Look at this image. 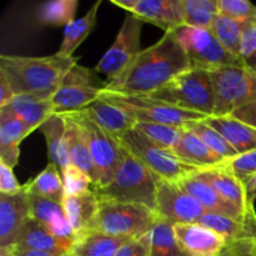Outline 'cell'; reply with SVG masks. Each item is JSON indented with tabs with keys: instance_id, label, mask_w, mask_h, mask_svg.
Returning <instances> with one entry per match:
<instances>
[{
	"instance_id": "obj_1",
	"label": "cell",
	"mask_w": 256,
	"mask_h": 256,
	"mask_svg": "<svg viewBox=\"0 0 256 256\" xmlns=\"http://www.w3.org/2000/svg\"><path fill=\"white\" fill-rule=\"evenodd\" d=\"M192 69L189 59L172 32H168L154 45L142 50L124 72L102 89L126 95H150Z\"/></svg>"
},
{
	"instance_id": "obj_2",
	"label": "cell",
	"mask_w": 256,
	"mask_h": 256,
	"mask_svg": "<svg viewBox=\"0 0 256 256\" xmlns=\"http://www.w3.org/2000/svg\"><path fill=\"white\" fill-rule=\"evenodd\" d=\"M78 58H65L56 52L50 56H0V74L9 82L15 95L30 94L52 99L62 86L65 74L78 64Z\"/></svg>"
},
{
	"instance_id": "obj_3",
	"label": "cell",
	"mask_w": 256,
	"mask_h": 256,
	"mask_svg": "<svg viewBox=\"0 0 256 256\" xmlns=\"http://www.w3.org/2000/svg\"><path fill=\"white\" fill-rule=\"evenodd\" d=\"M158 176L136 156L124 149L116 175L109 185L94 188L99 199L139 204L156 212Z\"/></svg>"
},
{
	"instance_id": "obj_4",
	"label": "cell",
	"mask_w": 256,
	"mask_h": 256,
	"mask_svg": "<svg viewBox=\"0 0 256 256\" xmlns=\"http://www.w3.org/2000/svg\"><path fill=\"white\" fill-rule=\"evenodd\" d=\"M148 96L206 116L214 115V85L206 70L192 68Z\"/></svg>"
},
{
	"instance_id": "obj_5",
	"label": "cell",
	"mask_w": 256,
	"mask_h": 256,
	"mask_svg": "<svg viewBox=\"0 0 256 256\" xmlns=\"http://www.w3.org/2000/svg\"><path fill=\"white\" fill-rule=\"evenodd\" d=\"M159 220L156 212L139 204L99 199L92 232L116 238L139 239L149 234Z\"/></svg>"
},
{
	"instance_id": "obj_6",
	"label": "cell",
	"mask_w": 256,
	"mask_h": 256,
	"mask_svg": "<svg viewBox=\"0 0 256 256\" xmlns=\"http://www.w3.org/2000/svg\"><path fill=\"white\" fill-rule=\"evenodd\" d=\"M100 98L119 106L136 122H156L185 128L188 124L209 118L200 112L172 106L148 95H126L102 89Z\"/></svg>"
},
{
	"instance_id": "obj_7",
	"label": "cell",
	"mask_w": 256,
	"mask_h": 256,
	"mask_svg": "<svg viewBox=\"0 0 256 256\" xmlns=\"http://www.w3.org/2000/svg\"><path fill=\"white\" fill-rule=\"evenodd\" d=\"M120 145L136 156L152 174L160 179L180 182L199 172V168L186 164L172 152L159 146L138 130L132 129L119 139Z\"/></svg>"
},
{
	"instance_id": "obj_8",
	"label": "cell",
	"mask_w": 256,
	"mask_h": 256,
	"mask_svg": "<svg viewBox=\"0 0 256 256\" xmlns=\"http://www.w3.org/2000/svg\"><path fill=\"white\" fill-rule=\"evenodd\" d=\"M170 32L184 49L192 68L212 72L222 66H244L242 59L224 49L212 30L180 25Z\"/></svg>"
},
{
	"instance_id": "obj_9",
	"label": "cell",
	"mask_w": 256,
	"mask_h": 256,
	"mask_svg": "<svg viewBox=\"0 0 256 256\" xmlns=\"http://www.w3.org/2000/svg\"><path fill=\"white\" fill-rule=\"evenodd\" d=\"M215 92L212 116H225L256 100V74L246 66H222L212 70Z\"/></svg>"
},
{
	"instance_id": "obj_10",
	"label": "cell",
	"mask_w": 256,
	"mask_h": 256,
	"mask_svg": "<svg viewBox=\"0 0 256 256\" xmlns=\"http://www.w3.org/2000/svg\"><path fill=\"white\" fill-rule=\"evenodd\" d=\"M66 115L74 119L82 128L92 159L100 172V184L95 188L106 186L112 182L122 164L124 148L120 145L119 140L115 139L112 134L99 126L82 112Z\"/></svg>"
},
{
	"instance_id": "obj_11",
	"label": "cell",
	"mask_w": 256,
	"mask_h": 256,
	"mask_svg": "<svg viewBox=\"0 0 256 256\" xmlns=\"http://www.w3.org/2000/svg\"><path fill=\"white\" fill-rule=\"evenodd\" d=\"M142 25L144 22L142 19L126 12L112 45L95 65L94 70L104 74L106 82L116 79L142 52Z\"/></svg>"
},
{
	"instance_id": "obj_12",
	"label": "cell",
	"mask_w": 256,
	"mask_h": 256,
	"mask_svg": "<svg viewBox=\"0 0 256 256\" xmlns=\"http://www.w3.org/2000/svg\"><path fill=\"white\" fill-rule=\"evenodd\" d=\"M205 209L194 196L185 192L180 182L158 178L156 214L172 224H196L205 215Z\"/></svg>"
},
{
	"instance_id": "obj_13",
	"label": "cell",
	"mask_w": 256,
	"mask_h": 256,
	"mask_svg": "<svg viewBox=\"0 0 256 256\" xmlns=\"http://www.w3.org/2000/svg\"><path fill=\"white\" fill-rule=\"evenodd\" d=\"M29 220H32L29 194L24 188L14 195L0 194V248L15 246Z\"/></svg>"
},
{
	"instance_id": "obj_14",
	"label": "cell",
	"mask_w": 256,
	"mask_h": 256,
	"mask_svg": "<svg viewBox=\"0 0 256 256\" xmlns=\"http://www.w3.org/2000/svg\"><path fill=\"white\" fill-rule=\"evenodd\" d=\"M174 230L180 248L189 256H220L229 245L225 238L199 222L176 224Z\"/></svg>"
},
{
	"instance_id": "obj_15",
	"label": "cell",
	"mask_w": 256,
	"mask_h": 256,
	"mask_svg": "<svg viewBox=\"0 0 256 256\" xmlns=\"http://www.w3.org/2000/svg\"><path fill=\"white\" fill-rule=\"evenodd\" d=\"M196 174L185 178L184 180L180 182V185H182L185 192H189L192 196H194L202 204L205 212L230 218V219L239 220V222L256 219V214L248 215L242 212L235 205L225 200L209 182L200 179Z\"/></svg>"
},
{
	"instance_id": "obj_16",
	"label": "cell",
	"mask_w": 256,
	"mask_h": 256,
	"mask_svg": "<svg viewBox=\"0 0 256 256\" xmlns=\"http://www.w3.org/2000/svg\"><path fill=\"white\" fill-rule=\"evenodd\" d=\"M196 175L200 179L209 182L225 200L232 202L242 212L248 215L256 214L254 204L248 196L246 186L232 172H228L222 165L210 169H202Z\"/></svg>"
},
{
	"instance_id": "obj_17",
	"label": "cell",
	"mask_w": 256,
	"mask_h": 256,
	"mask_svg": "<svg viewBox=\"0 0 256 256\" xmlns=\"http://www.w3.org/2000/svg\"><path fill=\"white\" fill-rule=\"evenodd\" d=\"M130 14L162 28L165 32L184 25L182 0H136Z\"/></svg>"
},
{
	"instance_id": "obj_18",
	"label": "cell",
	"mask_w": 256,
	"mask_h": 256,
	"mask_svg": "<svg viewBox=\"0 0 256 256\" xmlns=\"http://www.w3.org/2000/svg\"><path fill=\"white\" fill-rule=\"evenodd\" d=\"M29 202L32 220L46 226L59 239L72 242H76V236L68 222L62 204L32 194H29Z\"/></svg>"
},
{
	"instance_id": "obj_19",
	"label": "cell",
	"mask_w": 256,
	"mask_h": 256,
	"mask_svg": "<svg viewBox=\"0 0 256 256\" xmlns=\"http://www.w3.org/2000/svg\"><path fill=\"white\" fill-rule=\"evenodd\" d=\"M62 206L76 240L89 232H92L99 212V198L94 190L74 196H65Z\"/></svg>"
},
{
	"instance_id": "obj_20",
	"label": "cell",
	"mask_w": 256,
	"mask_h": 256,
	"mask_svg": "<svg viewBox=\"0 0 256 256\" xmlns=\"http://www.w3.org/2000/svg\"><path fill=\"white\" fill-rule=\"evenodd\" d=\"M80 112L118 140L128 132L134 129V125L136 122L124 110L102 98L95 100L94 102L88 105L85 109Z\"/></svg>"
},
{
	"instance_id": "obj_21",
	"label": "cell",
	"mask_w": 256,
	"mask_h": 256,
	"mask_svg": "<svg viewBox=\"0 0 256 256\" xmlns=\"http://www.w3.org/2000/svg\"><path fill=\"white\" fill-rule=\"evenodd\" d=\"M62 116L66 122V135L65 136H66L68 150H69L70 164L85 172L90 178L94 188L99 186L100 172L92 159V155L90 152L89 145L85 140L82 128L74 119L68 115H62Z\"/></svg>"
},
{
	"instance_id": "obj_22",
	"label": "cell",
	"mask_w": 256,
	"mask_h": 256,
	"mask_svg": "<svg viewBox=\"0 0 256 256\" xmlns=\"http://www.w3.org/2000/svg\"><path fill=\"white\" fill-rule=\"evenodd\" d=\"M34 130L19 118L0 110V162L10 168L16 166L20 156V144Z\"/></svg>"
},
{
	"instance_id": "obj_23",
	"label": "cell",
	"mask_w": 256,
	"mask_h": 256,
	"mask_svg": "<svg viewBox=\"0 0 256 256\" xmlns=\"http://www.w3.org/2000/svg\"><path fill=\"white\" fill-rule=\"evenodd\" d=\"M72 245L74 242L59 239L46 226L32 219L22 228L14 248L15 250H19V252L22 250H40V252L68 254L72 252Z\"/></svg>"
},
{
	"instance_id": "obj_24",
	"label": "cell",
	"mask_w": 256,
	"mask_h": 256,
	"mask_svg": "<svg viewBox=\"0 0 256 256\" xmlns=\"http://www.w3.org/2000/svg\"><path fill=\"white\" fill-rule=\"evenodd\" d=\"M0 110L15 115L32 130L39 129L54 114L52 100L30 94L15 95L12 102Z\"/></svg>"
},
{
	"instance_id": "obj_25",
	"label": "cell",
	"mask_w": 256,
	"mask_h": 256,
	"mask_svg": "<svg viewBox=\"0 0 256 256\" xmlns=\"http://www.w3.org/2000/svg\"><path fill=\"white\" fill-rule=\"evenodd\" d=\"M172 152L184 162L199 169L216 168L225 162L224 159L212 152L202 140L186 128H182V135Z\"/></svg>"
},
{
	"instance_id": "obj_26",
	"label": "cell",
	"mask_w": 256,
	"mask_h": 256,
	"mask_svg": "<svg viewBox=\"0 0 256 256\" xmlns=\"http://www.w3.org/2000/svg\"><path fill=\"white\" fill-rule=\"evenodd\" d=\"M204 122L222 134L239 154L256 150V129L232 115L209 116Z\"/></svg>"
},
{
	"instance_id": "obj_27",
	"label": "cell",
	"mask_w": 256,
	"mask_h": 256,
	"mask_svg": "<svg viewBox=\"0 0 256 256\" xmlns=\"http://www.w3.org/2000/svg\"><path fill=\"white\" fill-rule=\"evenodd\" d=\"M42 132L48 146V158L52 164L58 166L60 172L70 165L69 150L66 144V122L62 115L52 114L42 126L39 128Z\"/></svg>"
},
{
	"instance_id": "obj_28",
	"label": "cell",
	"mask_w": 256,
	"mask_h": 256,
	"mask_svg": "<svg viewBox=\"0 0 256 256\" xmlns=\"http://www.w3.org/2000/svg\"><path fill=\"white\" fill-rule=\"evenodd\" d=\"M102 89L98 86H60L50 99L54 114L66 115L85 109L99 99Z\"/></svg>"
},
{
	"instance_id": "obj_29",
	"label": "cell",
	"mask_w": 256,
	"mask_h": 256,
	"mask_svg": "<svg viewBox=\"0 0 256 256\" xmlns=\"http://www.w3.org/2000/svg\"><path fill=\"white\" fill-rule=\"evenodd\" d=\"M199 224L214 230L229 244L238 242H256V219L239 222L222 215L205 212Z\"/></svg>"
},
{
	"instance_id": "obj_30",
	"label": "cell",
	"mask_w": 256,
	"mask_h": 256,
	"mask_svg": "<svg viewBox=\"0 0 256 256\" xmlns=\"http://www.w3.org/2000/svg\"><path fill=\"white\" fill-rule=\"evenodd\" d=\"M100 5H102V0L95 2L84 16L75 19L68 26H65L64 38L58 50V54L65 58L74 56V52L78 49V46L82 45L84 40L89 36L90 32L94 30Z\"/></svg>"
},
{
	"instance_id": "obj_31",
	"label": "cell",
	"mask_w": 256,
	"mask_h": 256,
	"mask_svg": "<svg viewBox=\"0 0 256 256\" xmlns=\"http://www.w3.org/2000/svg\"><path fill=\"white\" fill-rule=\"evenodd\" d=\"M24 189L28 194L38 195L59 204H62L64 202L65 189L62 172L52 162H49L40 174L28 182L24 185Z\"/></svg>"
},
{
	"instance_id": "obj_32",
	"label": "cell",
	"mask_w": 256,
	"mask_h": 256,
	"mask_svg": "<svg viewBox=\"0 0 256 256\" xmlns=\"http://www.w3.org/2000/svg\"><path fill=\"white\" fill-rule=\"evenodd\" d=\"M128 240L130 239L89 232L74 242L72 252L75 256H114Z\"/></svg>"
},
{
	"instance_id": "obj_33",
	"label": "cell",
	"mask_w": 256,
	"mask_h": 256,
	"mask_svg": "<svg viewBox=\"0 0 256 256\" xmlns=\"http://www.w3.org/2000/svg\"><path fill=\"white\" fill-rule=\"evenodd\" d=\"M150 256H189L178 242L174 224L162 218L150 232Z\"/></svg>"
},
{
	"instance_id": "obj_34",
	"label": "cell",
	"mask_w": 256,
	"mask_h": 256,
	"mask_svg": "<svg viewBox=\"0 0 256 256\" xmlns=\"http://www.w3.org/2000/svg\"><path fill=\"white\" fill-rule=\"evenodd\" d=\"M78 0H52L42 2L36 10L40 24L49 26H68L75 20Z\"/></svg>"
},
{
	"instance_id": "obj_35",
	"label": "cell",
	"mask_w": 256,
	"mask_h": 256,
	"mask_svg": "<svg viewBox=\"0 0 256 256\" xmlns=\"http://www.w3.org/2000/svg\"><path fill=\"white\" fill-rule=\"evenodd\" d=\"M184 25L200 29H212L219 14L218 0H182Z\"/></svg>"
},
{
	"instance_id": "obj_36",
	"label": "cell",
	"mask_w": 256,
	"mask_h": 256,
	"mask_svg": "<svg viewBox=\"0 0 256 256\" xmlns=\"http://www.w3.org/2000/svg\"><path fill=\"white\" fill-rule=\"evenodd\" d=\"M242 29H244V24L235 22L222 14H218L210 30L225 50H228L234 56L242 59L240 44H242Z\"/></svg>"
},
{
	"instance_id": "obj_37",
	"label": "cell",
	"mask_w": 256,
	"mask_h": 256,
	"mask_svg": "<svg viewBox=\"0 0 256 256\" xmlns=\"http://www.w3.org/2000/svg\"><path fill=\"white\" fill-rule=\"evenodd\" d=\"M185 128L189 129L192 132H194L200 140L205 142V145L212 152H214L222 159L229 160L239 155V152L226 142V139L222 134H219L214 128L208 125L204 120L188 124Z\"/></svg>"
},
{
	"instance_id": "obj_38",
	"label": "cell",
	"mask_w": 256,
	"mask_h": 256,
	"mask_svg": "<svg viewBox=\"0 0 256 256\" xmlns=\"http://www.w3.org/2000/svg\"><path fill=\"white\" fill-rule=\"evenodd\" d=\"M134 129L152 140L159 146L172 152L182 135V128L156 122H135Z\"/></svg>"
},
{
	"instance_id": "obj_39",
	"label": "cell",
	"mask_w": 256,
	"mask_h": 256,
	"mask_svg": "<svg viewBox=\"0 0 256 256\" xmlns=\"http://www.w3.org/2000/svg\"><path fill=\"white\" fill-rule=\"evenodd\" d=\"M222 166L246 186L248 182L256 176V150L225 160Z\"/></svg>"
},
{
	"instance_id": "obj_40",
	"label": "cell",
	"mask_w": 256,
	"mask_h": 256,
	"mask_svg": "<svg viewBox=\"0 0 256 256\" xmlns=\"http://www.w3.org/2000/svg\"><path fill=\"white\" fill-rule=\"evenodd\" d=\"M219 14L242 24L256 22V5L248 0H218Z\"/></svg>"
},
{
	"instance_id": "obj_41",
	"label": "cell",
	"mask_w": 256,
	"mask_h": 256,
	"mask_svg": "<svg viewBox=\"0 0 256 256\" xmlns=\"http://www.w3.org/2000/svg\"><path fill=\"white\" fill-rule=\"evenodd\" d=\"M62 182H64L65 196H74V195L84 194L89 192L90 185H92V180L85 172L78 169L76 166L70 164L62 172Z\"/></svg>"
},
{
	"instance_id": "obj_42",
	"label": "cell",
	"mask_w": 256,
	"mask_h": 256,
	"mask_svg": "<svg viewBox=\"0 0 256 256\" xmlns=\"http://www.w3.org/2000/svg\"><path fill=\"white\" fill-rule=\"evenodd\" d=\"M62 86H96V85L94 84V76L89 69L79 64H75L65 74L62 82Z\"/></svg>"
},
{
	"instance_id": "obj_43",
	"label": "cell",
	"mask_w": 256,
	"mask_h": 256,
	"mask_svg": "<svg viewBox=\"0 0 256 256\" xmlns=\"http://www.w3.org/2000/svg\"><path fill=\"white\" fill-rule=\"evenodd\" d=\"M114 256H150V232L139 239H130Z\"/></svg>"
},
{
	"instance_id": "obj_44",
	"label": "cell",
	"mask_w": 256,
	"mask_h": 256,
	"mask_svg": "<svg viewBox=\"0 0 256 256\" xmlns=\"http://www.w3.org/2000/svg\"><path fill=\"white\" fill-rule=\"evenodd\" d=\"M256 52V22H250L244 24L240 44V58L242 62L249 59Z\"/></svg>"
},
{
	"instance_id": "obj_45",
	"label": "cell",
	"mask_w": 256,
	"mask_h": 256,
	"mask_svg": "<svg viewBox=\"0 0 256 256\" xmlns=\"http://www.w3.org/2000/svg\"><path fill=\"white\" fill-rule=\"evenodd\" d=\"M22 185L18 182L12 168L6 165L5 162H0V194L14 195L22 190Z\"/></svg>"
},
{
	"instance_id": "obj_46",
	"label": "cell",
	"mask_w": 256,
	"mask_h": 256,
	"mask_svg": "<svg viewBox=\"0 0 256 256\" xmlns=\"http://www.w3.org/2000/svg\"><path fill=\"white\" fill-rule=\"evenodd\" d=\"M230 115L234 116L235 119L242 122L244 124L256 129V100L244 105V106H240L239 109L232 112Z\"/></svg>"
},
{
	"instance_id": "obj_47",
	"label": "cell",
	"mask_w": 256,
	"mask_h": 256,
	"mask_svg": "<svg viewBox=\"0 0 256 256\" xmlns=\"http://www.w3.org/2000/svg\"><path fill=\"white\" fill-rule=\"evenodd\" d=\"M256 242H238L228 245L220 256H255L254 244Z\"/></svg>"
},
{
	"instance_id": "obj_48",
	"label": "cell",
	"mask_w": 256,
	"mask_h": 256,
	"mask_svg": "<svg viewBox=\"0 0 256 256\" xmlns=\"http://www.w3.org/2000/svg\"><path fill=\"white\" fill-rule=\"evenodd\" d=\"M15 96L9 82L2 74H0V108H4L9 104Z\"/></svg>"
},
{
	"instance_id": "obj_49",
	"label": "cell",
	"mask_w": 256,
	"mask_h": 256,
	"mask_svg": "<svg viewBox=\"0 0 256 256\" xmlns=\"http://www.w3.org/2000/svg\"><path fill=\"white\" fill-rule=\"evenodd\" d=\"M62 252H40V250H15V256H64Z\"/></svg>"
},
{
	"instance_id": "obj_50",
	"label": "cell",
	"mask_w": 256,
	"mask_h": 256,
	"mask_svg": "<svg viewBox=\"0 0 256 256\" xmlns=\"http://www.w3.org/2000/svg\"><path fill=\"white\" fill-rule=\"evenodd\" d=\"M112 2L122 9L126 10L128 12H132L136 5V0H112Z\"/></svg>"
},
{
	"instance_id": "obj_51",
	"label": "cell",
	"mask_w": 256,
	"mask_h": 256,
	"mask_svg": "<svg viewBox=\"0 0 256 256\" xmlns=\"http://www.w3.org/2000/svg\"><path fill=\"white\" fill-rule=\"evenodd\" d=\"M246 192H248V196H249V200L254 204L256 199V176L254 179L250 180V182L246 184Z\"/></svg>"
},
{
	"instance_id": "obj_52",
	"label": "cell",
	"mask_w": 256,
	"mask_h": 256,
	"mask_svg": "<svg viewBox=\"0 0 256 256\" xmlns=\"http://www.w3.org/2000/svg\"><path fill=\"white\" fill-rule=\"evenodd\" d=\"M244 66H246L248 69L252 70V72H255V74H256V52L254 55H252V56H250L249 59L245 60Z\"/></svg>"
},
{
	"instance_id": "obj_53",
	"label": "cell",
	"mask_w": 256,
	"mask_h": 256,
	"mask_svg": "<svg viewBox=\"0 0 256 256\" xmlns=\"http://www.w3.org/2000/svg\"><path fill=\"white\" fill-rule=\"evenodd\" d=\"M64 256H75L74 254H72V252H68V254H65Z\"/></svg>"
},
{
	"instance_id": "obj_54",
	"label": "cell",
	"mask_w": 256,
	"mask_h": 256,
	"mask_svg": "<svg viewBox=\"0 0 256 256\" xmlns=\"http://www.w3.org/2000/svg\"><path fill=\"white\" fill-rule=\"evenodd\" d=\"M254 254H255V256H256V242L254 244Z\"/></svg>"
}]
</instances>
